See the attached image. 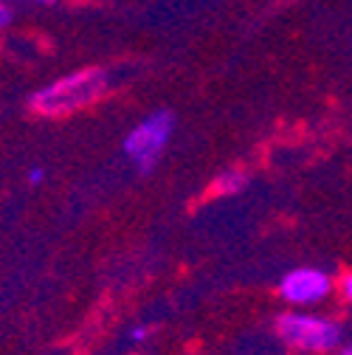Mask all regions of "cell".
I'll return each instance as SVG.
<instances>
[{
    "instance_id": "cell-1",
    "label": "cell",
    "mask_w": 352,
    "mask_h": 355,
    "mask_svg": "<svg viewBox=\"0 0 352 355\" xmlns=\"http://www.w3.org/2000/svg\"><path fill=\"white\" fill-rule=\"evenodd\" d=\"M107 91V76L99 68H85L76 71L71 76L57 79L54 85L37 91L28 102L34 110L46 113V116H62L79 107H87L91 102H96L102 94Z\"/></svg>"
},
{
    "instance_id": "cell-2",
    "label": "cell",
    "mask_w": 352,
    "mask_h": 355,
    "mask_svg": "<svg viewBox=\"0 0 352 355\" xmlns=\"http://www.w3.org/2000/svg\"><path fill=\"white\" fill-rule=\"evenodd\" d=\"M172 124H175V116L169 110H158L152 113L150 119H144L130 136L124 139V153L127 158L133 161L144 175L158 164L169 136H172Z\"/></svg>"
},
{
    "instance_id": "cell-3",
    "label": "cell",
    "mask_w": 352,
    "mask_h": 355,
    "mask_svg": "<svg viewBox=\"0 0 352 355\" xmlns=\"http://www.w3.org/2000/svg\"><path fill=\"white\" fill-rule=\"evenodd\" d=\"M276 333L299 349L310 352H330L341 341V327L335 322L319 319V316H301V313H285L276 319Z\"/></svg>"
},
{
    "instance_id": "cell-4",
    "label": "cell",
    "mask_w": 352,
    "mask_h": 355,
    "mask_svg": "<svg viewBox=\"0 0 352 355\" xmlns=\"http://www.w3.org/2000/svg\"><path fill=\"white\" fill-rule=\"evenodd\" d=\"M330 277L319 268H296L290 271L282 285H279V293L285 302L290 304H313L319 299H324L330 293Z\"/></svg>"
},
{
    "instance_id": "cell-5",
    "label": "cell",
    "mask_w": 352,
    "mask_h": 355,
    "mask_svg": "<svg viewBox=\"0 0 352 355\" xmlns=\"http://www.w3.org/2000/svg\"><path fill=\"white\" fill-rule=\"evenodd\" d=\"M245 187V175L243 172H237V169H229V172H220L217 178H214V195H234V192H240Z\"/></svg>"
},
{
    "instance_id": "cell-6",
    "label": "cell",
    "mask_w": 352,
    "mask_h": 355,
    "mask_svg": "<svg viewBox=\"0 0 352 355\" xmlns=\"http://www.w3.org/2000/svg\"><path fill=\"white\" fill-rule=\"evenodd\" d=\"M341 293H344L346 302H352V274H346V277L341 279Z\"/></svg>"
},
{
    "instance_id": "cell-7",
    "label": "cell",
    "mask_w": 352,
    "mask_h": 355,
    "mask_svg": "<svg viewBox=\"0 0 352 355\" xmlns=\"http://www.w3.org/2000/svg\"><path fill=\"white\" fill-rule=\"evenodd\" d=\"M42 178H46V172H42L39 166H34V169L28 172V184H31V187H37V184H42Z\"/></svg>"
},
{
    "instance_id": "cell-8",
    "label": "cell",
    "mask_w": 352,
    "mask_h": 355,
    "mask_svg": "<svg viewBox=\"0 0 352 355\" xmlns=\"http://www.w3.org/2000/svg\"><path fill=\"white\" fill-rule=\"evenodd\" d=\"M133 338H136V341H144V338H147V330H144V327H136V330H133Z\"/></svg>"
},
{
    "instance_id": "cell-9",
    "label": "cell",
    "mask_w": 352,
    "mask_h": 355,
    "mask_svg": "<svg viewBox=\"0 0 352 355\" xmlns=\"http://www.w3.org/2000/svg\"><path fill=\"white\" fill-rule=\"evenodd\" d=\"M9 17H12V15H9V9L0 6V26H6V23H9Z\"/></svg>"
},
{
    "instance_id": "cell-10",
    "label": "cell",
    "mask_w": 352,
    "mask_h": 355,
    "mask_svg": "<svg viewBox=\"0 0 352 355\" xmlns=\"http://www.w3.org/2000/svg\"><path fill=\"white\" fill-rule=\"evenodd\" d=\"M338 355H352V344H349V347H344V349H341Z\"/></svg>"
},
{
    "instance_id": "cell-11",
    "label": "cell",
    "mask_w": 352,
    "mask_h": 355,
    "mask_svg": "<svg viewBox=\"0 0 352 355\" xmlns=\"http://www.w3.org/2000/svg\"><path fill=\"white\" fill-rule=\"evenodd\" d=\"M42 3H46V0H42Z\"/></svg>"
}]
</instances>
